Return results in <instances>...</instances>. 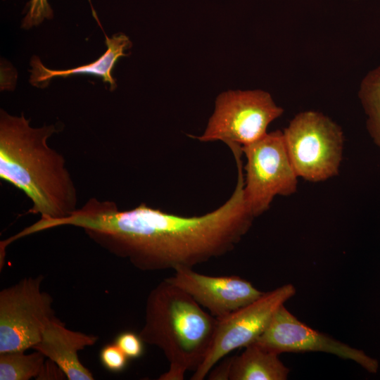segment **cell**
<instances>
[{
    "label": "cell",
    "instance_id": "d6986e66",
    "mask_svg": "<svg viewBox=\"0 0 380 380\" xmlns=\"http://www.w3.org/2000/svg\"><path fill=\"white\" fill-rule=\"evenodd\" d=\"M229 372V358L222 362L220 365L209 372L208 379L212 380H227Z\"/></svg>",
    "mask_w": 380,
    "mask_h": 380
},
{
    "label": "cell",
    "instance_id": "9a60e30c",
    "mask_svg": "<svg viewBox=\"0 0 380 380\" xmlns=\"http://www.w3.org/2000/svg\"><path fill=\"white\" fill-rule=\"evenodd\" d=\"M359 96L367 116L368 131L380 148V65L365 77Z\"/></svg>",
    "mask_w": 380,
    "mask_h": 380
},
{
    "label": "cell",
    "instance_id": "5b68a950",
    "mask_svg": "<svg viewBox=\"0 0 380 380\" xmlns=\"http://www.w3.org/2000/svg\"><path fill=\"white\" fill-rule=\"evenodd\" d=\"M43 275L25 277L0 292V353L25 352L56 319L51 296L41 289Z\"/></svg>",
    "mask_w": 380,
    "mask_h": 380
},
{
    "label": "cell",
    "instance_id": "277c9868",
    "mask_svg": "<svg viewBox=\"0 0 380 380\" xmlns=\"http://www.w3.org/2000/svg\"><path fill=\"white\" fill-rule=\"evenodd\" d=\"M286 150L298 177L312 182L338 174L344 137L341 127L313 110L298 113L283 131Z\"/></svg>",
    "mask_w": 380,
    "mask_h": 380
},
{
    "label": "cell",
    "instance_id": "8fae6325",
    "mask_svg": "<svg viewBox=\"0 0 380 380\" xmlns=\"http://www.w3.org/2000/svg\"><path fill=\"white\" fill-rule=\"evenodd\" d=\"M99 337L70 330L58 318L51 321L33 349L53 362L69 380H92L94 376L80 360L79 351L94 346Z\"/></svg>",
    "mask_w": 380,
    "mask_h": 380
},
{
    "label": "cell",
    "instance_id": "5bb4252c",
    "mask_svg": "<svg viewBox=\"0 0 380 380\" xmlns=\"http://www.w3.org/2000/svg\"><path fill=\"white\" fill-rule=\"evenodd\" d=\"M40 351L0 353V380H29L38 379L46 362Z\"/></svg>",
    "mask_w": 380,
    "mask_h": 380
},
{
    "label": "cell",
    "instance_id": "9c48e42d",
    "mask_svg": "<svg viewBox=\"0 0 380 380\" xmlns=\"http://www.w3.org/2000/svg\"><path fill=\"white\" fill-rule=\"evenodd\" d=\"M253 343L278 355L322 352L354 361L369 373L375 374L379 369L377 360L362 350L310 328L291 314L284 305L277 310L266 329Z\"/></svg>",
    "mask_w": 380,
    "mask_h": 380
},
{
    "label": "cell",
    "instance_id": "7c38bea8",
    "mask_svg": "<svg viewBox=\"0 0 380 380\" xmlns=\"http://www.w3.org/2000/svg\"><path fill=\"white\" fill-rule=\"evenodd\" d=\"M106 51L95 61L68 70H51L45 67L37 56H33L30 64V82L35 87L44 88L50 80L56 77H67L75 75H91L101 77L110 86V90L116 88L115 80L112 76V70L118 59L127 54L125 51L132 46L129 37L124 34L113 35L111 38L106 36Z\"/></svg>",
    "mask_w": 380,
    "mask_h": 380
},
{
    "label": "cell",
    "instance_id": "e0dca14e",
    "mask_svg": "<svg viewBox=\"0 0 380 380\" xmlns=\"http://www.w3.org/2000/svg\"><path fill=\"white\" fill-rule=\"evenodd\" d=\"M99 358L102 365L112 372L123 371L129 359L115 343L104 346L100 351Z\"/></svg>",
    "mask_w": 380,
    "mask_h": 380
},
{
    "label": "cell",
    "instance_id": "8992f818",
    "mask_svg": "<svg viewBox=\"0 0 380 380\" xmlns=\"http://www.w3.org/2000/svg\"><path fill=\"white\" fill-rule=\"evenodd\" d=\"M241 149L246 158L243 196L256 217L269 209L275 196L293 194L298 177L289 158L283 132L267 133Z\"/></svg>",
    "mask_w": 380,
    "mask_h": 380
},
{
    "label": "cell",
    "instance_id": "52a82bcc",
    "mask_svg": "<svg viewBox=\"0 0 380 380\" xmlns=\"http://www.w3.org/2000/svg\"><path fill=\"white\" fill-rule=\"evenodd\" d=\"M283 112L262 90L227 91L217 96L203 134L193 137L203 142L246 146L264 137L269 125Z\"/></svg>",
    "mask_w": 380,
    "mask_h": 380
},
{
    "label": "cell",
    "instance_id": "30bf717a",
    "mask_svg": "<svg viewBox=\"0 0 380 380\" xmlns=\"http://www.w3.org/2000/svg\"><path fill=\"white\" fill-rule=\"evenodd\" d=\"M167 281L188 293L215 318L223 317L260 298L264 292L236 275L209 276L193 268L175 270Z\"/></svg>",
    "mask_w": 380,
    "mask_h": 380
},
{
    "label": "cell",
    "instance_id": "ba28073f",
    "mask_svg": "<svg viewBox=\"0 0 380 380\" xmlns=\"http://www.w3.org/2000/svg\"><path fill=\"white\" fill-rule=\"evenodd\" d=\"M286 284L264 292L258 299L232 313L217 319L210 350L191 380H203L215 365L233 350L253 343L266 329L277 310L296 294Z\"/></svg>",
    "mask_w": 380,
    "mask_h": 380
},
{
    "label": "cell",
    "instance_id": "7a4b0ae2",
    "mask_svg": "<svg viewBox=\"0 0 380 380\" xmlns=\"http://www.w3.org/2000/svg\"><path fill=\"white\" fill-rule=\"evenodd\" d=\"M55 125L32 127L30 120L0 111V178L32 201L40 218L66 217L77 208V192L63 155L48 144Z\"/></svg>",
    "mask_w": 380,
    "mask_h": 380
},
{
    "label": "cell",
    "instance_id": "2e32d148",
    "mask_svg": "<svg viewBox=\"0 0 380 380\" xmlns=\"http://www.w3.org/2000/svg\"><path fill=\"white\" fill-rule=\"evenodd\" d=\"M53 11L48 0H30L26 5V13L22 22V27L30 29L39 25L45 19L51 20Z\"/></svg>",
    "mask_w": 380,
    "mask_h": 380
},
{
    "label": "cell",
    "instance_id": "3957f363",
    "mask_svg": "<svg viewBox=\"0 0 380 380\" xmlns=\"http://www.w3.org/2000/svg\"><path fill=\"white\" fill-rule=\"evenodd\" d=\"M216 325L215 317L166 279L153 288L139 335L162 350L170 363L158 379L183 380L188 371L196 372L210 350Z\"/></svg>",
    "mask_w": 380,
    "mask_h": 380
},
{
    "label": "cell",
    "instance_id": "6da1fadb",
    "mask_svg": "<svg viewBox=\"0 0 380 380\" xmlns=\"http://www.w3.org/2000/svg\"><path fill=\"white\" fill-rule=\"evenodd\" d=\"M235 161L238 176L232 196L203 215L180 216L144 203L120 210L113 201L92 197L60 224L82 229L94 243L140 270L193 268L229 253L252 226L241 157Z\"/></svg>",
    "mask_w": 380,
    "mask_h": 380
},
{
    "label": "cell",
    "instance_id": "ac0fdd59",
    "mask_svg": "<svg viewBox=\"0 0 380 380\" xmlns=\"http://www.w3.org/2000/svg\"><path fill=\"white\" fill-rule=\"evenodd\" d=\"M114 343L129 359L138 358L143 354L144 342L139 334L132 331H123L119 334Z\"/></svg>",
    "mask_w": 380,
    "mask_h": 380
},
{
    "label": "cell",
    "instance_id": "4fadbf2b",
    "mask_svg": "<svg viewBox=\"0 0 380 380\" xmlns=\"http://www.w3.org/2000/svg\"><path fill=\"white\" fill-rule=\"evenodd\" d=\"M289 372L278 354L255 343L240 355L229 357V380H286Z\"/></svg>",
    "mask_w": 380,
    "mask_h": 380
}]
</instances>
